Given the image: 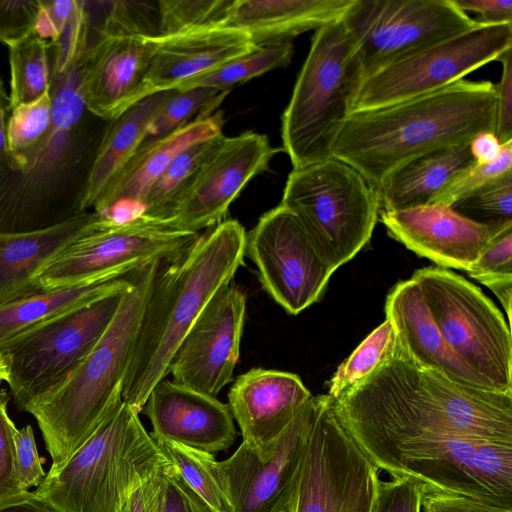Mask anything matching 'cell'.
<instances>
[{"mask_svg": "<svg viewBox=\"0 0 512 512\" xmlns=\"http://www.w3.org/2000/svg\"><path fill=\"white\" fill-rule=\"evenodd\" d=\"M233 0H162L157 3L159 36L223 26Z\"/></svg>", "mask_w": 512, "mask_h": 512, "instance_id": "40", "label": "cell"}, {"mask_svg": "<svg viewBox=\"0 0 512 512\" xmlns=\"http://www.w3.org/2000/svg\"><path fill=\"white\" fill-rule=\"evenodd\" d=\"M280 204L298 218L334 271L370 241L380 212L377 189L333 156L293 168Z\"/></svg>", "mask_w": 512, "mask_h": 512, "instance_id": "8", "label": "cell"}, {"mask_svg": "<svg viewBox=\"0 0 512 512\" xmlns=\"http://www.w3.org/2000/svg\"><path fill=\"white\" fill-rule=\"evenodd\" d=\"M10 113V97L0 77V171L6 168L10 161L7 141V126Z\"/></svg>", "mask_w": 512, "mask_h": 512, "instance_id": "55", "label": "cell"}, {"mask_svg": "<svg viewBox=\"0 0 512 512\" xmlns=\"http://www.w3.org/2000/svg\"><path fill=\"white\" fill-rule=\"evenodd\" d=\"M420 512H512V508L445 493L424 484V495Z\"/></svg>", "mask_w": 512, "mask_h": 512, "instance_id": "49", "label": "cell"}, {"mask_svg": "<svg viewBox=\"0 0 512 512\" xmlns=\"http://www.w3.org/2000/svg\"><path fill=\"white\" fill-rule=\"evenodd\" d=\"M512 173V140L503 143L497 159L489 163L473 162L458 172L433 198L430 204L451 207L489 182Z\"/></svg>", "mask_w": 512, "mask_h": 512, "instance_id": "41", "label": "cell"}, {"mask_svg": "<svg viewBox=\"0 0 512 512\" xmlns=\"http://www.w3.org/2000/svg\"><path fill=\"white\" fill-rule=\"evenodd\" d=\"M342 22L364 78L403 54L471 28L477 20L452 0H353Z\"/></svg>", "mask_w": 512, "mask_h": 512, "instance_id": "15", "label": "cell"}, {"mask_svg": "<svg viewBox=\"0 0 512 512\" xmlns=\"http://www.w3.org/2000/svg\"><path fill=\"white\" fill-rule=\"evenodd\" d=\"M244 254L255 264L263 289L291 315L318 301L335 272L281 204L246 232Z\"/></svg>", "mask_w": 512, "mask_h": 512, "instance_id": "16", "label": "cell"}, {"mask_svg": "<svg viewBox=\"0 0 512 512\" xmlns=\"http://www.w3.org/2000/svg\"><path fill=\"white\" fill-rule=\"evenodd\" d=\"M16 471L20 487L29 491L31 487H38L44 480L46 473L43 469L45 459L37 451L33 428L30 424L14 432Z\"/></svg>", "mask_w": 512, "mask_h": 512, "instance_id": "47", "label": "cell"}, {"mask_svg": "<svg viewBox=\"0 0 512 512\" xmlns=\"http://www.w3.org/2000/svg\"><path fill=\"white\" fill-rule=\"evenodd\" d=\"M199 236L140 213L127 219L98 214L81 235L39 269L34 281L51 289L153 260L171 263Z\"/></svg>", "mask_w": 512, "mask_h": 512, "instance_id": "13", "label": "cell"}, {"mask_svg": "<svg viewBox=\"0 0 512 512\" xmlns=\"http://www.w3.org/2000/svg\"><path fill=\"white\" fill-rule=\"evenodd\" d=\"M385 313L401 350L415 365L454 382L484 387L444 341L414 280L400 281L392 288L386 298Z\"/></svg>", "mask_w": 512, "mask_h": 512, "instance_id": "26", "label": "cell"}, {"mask_svg": "<svg viewBox=\"0 0 512 512\" xmlns=\"http://www.w3.org/2000/svg\"><path fill=\"white\" fill-rule=\"evenodd\" d=\"M156 512H215L168 461L161 469Z\"/></svg>", "mask_w": 512, "mask_h": 512, "instance_id": "43", "label": "cell"}, {"mask_svg": "<svg viewBox=\"0 0 512 512\" xmlns=\"http://www.w3.org/2000/svg\"><path fill=\"white\" fill-rule=\"evenodd\" d=\"M245 312V292L233 280L222 286L174 352L168 368L173 381L216 397L233 378Z\"/></svg>", "mask_w": 512, "mask_h": 512, "instance_id": "18", "label": "cell"}, {"mask_svg": "<svg viewBox=\"0 0 512 512\" xmlns=\"http://www.w3.org/2000/svg\"><path fill=\"white\" fill-rule=\"evenodd\" d=\"M41 0H0V42L11 47L35 32Z\"/></svg>", "mask_w": 512, "mask_h": 512, "instance_id": "44", "label": "cell"}, {"mask_svg": "<svg viewBox=\"0 0 512 512\" xmlns=\"http://www.w3.org/2000/svg\"><path fill=\"white\" fill-rule=\"evenodd\" d=\"M10 107L28 104L50 92L53 78L51 42L33 32L9 47Z\"/></svg>", "mask_w": 512, "mask_h": 512, "instance_id": "33", "label": "cell"}, {"mask_svg": "<svg viewBox=\"0 0 512 512\" xmlns=\"http://www.w3.org/2000/svg\"><path fill=\"white\" fill-rule=\"evenodd\" d=\"M159 35H98L86 49L81 89L93 116L111 122L138 102V92L158 47Z\"/></svg>", "mask_w": 512, "mask_h": 512, "instance_id": "20", "label": "cell"}, {"mask_svg": "<svg viewBox=\"0 0 512 512\" xmlns=\"http://www.w3.org/2000/svg\"><path fill=\"white\" fill-rule=\"evenodd\" d=\"M84 54L77 58L53 54L52 124L32 152L0 171V233L41 230L84 213L86 184L109 123L99 128L103 120L85 107Z\"/></svg>", "mask_w": 512, "mask_h": 512, "instance_id": "2", "label": "cell"}, {"mask_svg": "<svg viewBox=\"0 0 512 512\" xmlns=\"http://www.w3.org/2000/svg\"><path fill=\"white\" fill-rule=\"evenodd\" d=\"M495 87L460 80L385 107L352 112L332 156L359 171L377 191L404 164L425 154L495 132Z\"/></svg>", "mask_w": 512, "mask_h": 512, "instance_id": "3", "label": "cell"}, {"mask_svg": "<svg viewBox=\"0 0 512 512\" xmlns=\"http://www.w3.org/2000/svg\"><path fill=\"white\" fill-rule=\"evenodd\" d=\"M245 237L237 220H224L200 235L178 259L158 269L122 386L123 401L139 413L153 387L167 376L189 328L243 265Z\"/></svg>", "mask_w": 512, "mask_h": 512, "instance_id": "4", "label": "cell"}, {"mask_svg": "<svg viewBox=\"0 0 512 512\" xmlns=\"http://www.w3.org/2000/svg\"><path fill=\"white\" fill-rule=\"evenodd\" d=\"M450 208L495 232L512 227V173L489 182Z\"/></svg>", "mask_w": 512, "mask_h": 512, "instance_id": "38", "label": "cell"}, {"mask_svg": "<svg viewBox=\"0 0 512 512\" xmlns=\"http://www.w3.org/2000/svg\"><path fill=\"white\" fill-rule=\"evenodd\" d=\"M84 212L61 224L24 233H0V303L38 290L35 274L95 220Z\"/></svg>", "mask_w": 512, "mask_h": 512, "instance_id": "29", "label": "cell"}, {"mask_svg": "<svg viewBox=\"0 0 512 512\" xmlns=\"http://www.w3.org/2000/svg\"><path fill=\"white\" fill-rule=\"evenodd\" d=\"M139 412L121 401L68 459L34 490L59 512H118L168 460Z\"/></svg>", "mask_w": 512, "mask_h": 512, "instance_id": "6", "label": "cell"}, {"mask_svg": "<svg viewBox=\"0 0 512 512\" xmlns=\"http://www.w3.org/2000/svg\"><path fill=\"white\" fill-rule=\"evenodd\" d=\"M468 274L486 286L495 281L512 279V227L490 240Z\"/></svg>", "mask_w": 512, "mask_h": 512, "instance_id": "42", "label": "cell"}, {"mask_svg": "<svg viewBox=\"0 0 512 512\" xmlns=\"http://www.w3.org/2000/svg\"><path fill=\"white\" fill-rule=\"evenodd\" d=\"M256 48L246 32L224 26L159 36L139 88L138 102L155 93L174 90L178 84Z\"/></svg>", "mask_w": 512, "mask_h": 512, "instance_id": "24", "label": "cell"}, {"mask_svg": "<svg viewBox=\"0 0 512 512\" xmlns=\"http://www.w3.org/2000/svg\"><path fill=\"white\" fill-rule=\"evenodd\" d=\"M144 265L105 272L51 289L39 288L1 302L0 344L30 326L81 304L129 289L134 284L137 271Z\"/></svg>", "mask_w": 512, "mask_h": 512, "instance_id": "28", "label": "cell"}, {"mask_svg": "<svg viewBox=\"0 0 512 512\" xmlns=\"http://www.w3.org/2000/svg\"><path fill=\"white\" fill-rule=\"evenodd\" d=\"M372 461L392 478L512 508V443L466 436L418 439Z\"/></svg>", "mask_w": 512, "mask_h": 512, "instance_id": "12", "label": "cell"}, {"mask_svg": "<svg viewBox=\"0 0 512 512\" xmlns=\"http://www.w3.org/2000/svg\"><path fill=\"white\" fill-rule=\"evenodd\" d=\"M221 112L201 115L164 137L146 141L114 175L91 211L112 216L123 204L141 207L148 190L172 160L194 143L222 134Z\"/></svg>", "mask_w": 512, "mask_h": 512, "instance_id": "25", "label": "cell"}, {"mask_svg": "<svg viewBox=\"0 0 512 512\" xmlns=\"http://www.w3.org/2000/svg\"><path fill=\"white\" fill-rule=\"evenodd\" d=\"M162 466L133 491L118 512H156Z\"/></svg>", "mask_w": 512, "mask_h": 512, "instance_id": "52", "label": "cell"}, {"mask_svg": "<svg viewBox=\"0 0 512 512\" xmlns=\"http://www.w3.org/2000/svg\"><path fill=\"white\" fill-rule=\"evenodd\" d=\"M224 137L222 133L202 140L179 153L152 184L138 213L151 219L171 220L181 198L219 149Z\"/></svg>", "mask_w": 512, "mask_h": 512, "instance_id": "32", "label": "cell"}, {"mask_svg": "<svg viewBox=\"0 0 512 512\" xmlns=\"http://www.w3.org/2000/svg\"><path fill=\"white\" fill-rule=\"evenodd\" d=\"M141 412L152 424L150 434L214 456L238 436L227 404L165 378L153 387Z\"/></svg>", "mask_w": 512, "mask_h": 512, "instance_id": "22", "label": "cell"}, {"mask_svg": "<svg viewBox=\"0 0 512 512\" xmlns=\"http://www.w3.org/2000/svg\"><path fill=\"white\" fill-rule=\"evenodd\" d=\"M424 484L406 477L379 481L371 512H420Z\"/></svg>", "mask_w": 512, "mask_h": 512, "instance_id": "45", "label": "cell"}, {"mask_svg": "<svg viewBox=\"0 0 512 512\" xmlns=\"http://www.w3.org/2000/svg\"><path fill=\"white\" fill-rule=\"evenodd\" d=\"M7 380V368L4 359L0 353V384Z\"/></svg>", "mask_w": 512, "mask_h": 512, "instance_id": "56", "label": "cell"}, {"mask_svg": "<svg viewBox=\"0 0 512 512\" xmlns=\"http://www.w3.org/2000/svg\"><path fill=\"white\" fill-rule=\"evenodd\" d=\"M150 435L162 455L215 512H232L213 472L216 461L214 455L162 437Z\"/></svg>", "mask_w": 512, "mask_h": 512, "instance_id": "36", "label": "cell"}, {"mask_svg": "<svg viewBox=\"0 0 512 512\" xmlns=\"http://www.w3.org/2000/svg\"><path fill=\"white\" fill-rule=\"evenodd\" d=\"M396 347L395 329L386 319L338 367L330 379L328 395L337 400L357 387L394 354Z\"/></svg>", "mask_w": 512, "mask_h": 512, "instance_id": "35", "label": "cell"}, {"mask_svg": "<svg viewBox=\"0 0 512 512\" xmlns=\"http://www.w3.org/2000/svg\"><path fill=\"white\" fill-rule=\"evenodd\" d=\"M173 90L150 95L108 123L86 184L82 210L91 211L105 187L144 143L148 128Z\"/></svg>", "mask_w": 512, "mask_h": 512, "instance_id": "30", "label": "cell"}, {"mask_svg": "<svg viewBox=\"0 0 512 512\" xmlns=\"http://www.w3.org/2000/svg\"><path fill=\"white\" fill-rule=\"evenodd\" d=\"M52 116L51 91L34 102L11 110L7 126L10 161L4 169L16 165L43 141L51 127Z\"/></svg>", "mask_w": 512, "mask_h": 512, "instance_id": "39", "label": "cell"}, {"mask_svg": "<svg viewBox=\"0 0 512 512\" xmlns=\"http://www.w3.org/2000/svg\"><path fill=\"white\" fill-rule=\"evenodd\" d=\"M1 393H2V390H0V395H1Z\"/></svg>", "mask_w": 512, "mask_h": 512, "instance_id": "57", "label": "cell"}, {"mask_svg": "<svg viewBox=\"0 0 512 512\" xmlns=\"http://www.w3.org/2000/svg\"><path fill=\"white\" fill-rule=\"evenodd\" d=\"M228 93L204 87L173 90L153 118L144 142L173 133L195 116L212 114Z\"/></svg>", "mask_w": 512, "mask_h": 512, "instance_id": "37", "label": "cell"}, {"mask_svg": "<svg viewBox=\"0 0 512 512\" xmlns=\"http://www.w3.org/2000/svg\"><path fill=\"white\" fill-rule=\"evenodd\" d=\"M444 341L487 389L512 394V340L502 313L451 270L425 267L412 277Z\"/></svg>", "mask_w": 512, "mask_h": 512, "instance_id": "9", "label": "cell"}, {"mask_svg": "<svg viewBox=\"0 0 512 512\" xmlns=\"http://www.w3.org/2000/svg\"><path fill=\"white\" fill-rule=\"evenodd\" d=\"M463 12L480 15L483 23H512V0H452Z\"/></svg>", "mask_w": 512, "mask_h": 512, "instance_id": "51", "label": "cell"}, {"mask_svg": "<svg viewBox=\"0 0 512 512\" xmlns=\"http://www.w3.org/2000/svg\"><path fill=\"white\" fill-rule=\"evenodd\" d=\"M502 74L495 87V134L501 143L512 140V50L501 59Z\"/></svg>", "mask_w": 512, "mask_h": 512, "instance_id": "48", "label": "cell"}, {"mask_svg": "<svg viewBox=\"0 0 512 512\" xmlns=\"http://www.w3.org/2000/svg\"><path fill=\"white\" fill-rule=\"evenodd\" d=\"M0 512H59L34 491L0 500Z\"/></svg>", "mask_w": 512, "mask_h": 512, "instance_id": "53", "label": "cell"}, {"mask_svg": "<svg viewBox=\"0 0 512 512\" xmlns=\"http://www.w3.org/2000/svg\"><path fill=\"white\" fill-rule=\"evenodd\" d=\"M129 289L81 304L0 344L7 368L6 383L20 409L60 383L86 358L108 329Z\"/></svg>", "mask_w": 512, "mask_h": 512, "instance_id": "10", "label": "cell"}, {"mask_svg": "<svg viewBox=\"0 0 512 512\" xmlns=\"http://www.w3.org/2000/svg\"><path fill=\"white\" fill-rule=\"evenodd\" d=\"M292 42H283L258 47L232 59L225 64L178 84L174 90L197 87L229 91L271 70L286 67L292 60Z\"/></svg>", "mask_w": 512, "mask_h": 512, "instance_id": "34", "label": "cell"}, {"mask_svg": "<svg viewBox=\"0 0 512 512\" xmlns=\"http://www.w3.org/2000/svg\"><path fill=\"white\" fill-rule=\"evenodd\" d=\"M315 396L263 450L242 442L214 475L232 512H289L314 417Z\"/></svg>", "mask_w": 512, "mask_h": 512, "instance_id": "17", "label": "cell"}, {"mask_svg": "<svg viewBox=\"0 0 512 512\" xmlns=\"http://www.w3.org/2000/svg\"><path fill=\"white\" fill-rule=\"evenodd\" d=\"M153 260L136 273L108 329L86 358L60 383L30 401L52 465L68 459L123 400L122 386L153 280L162 265Z\"/></svg>", "mask_w": 512, "mask_h": 512, "instance_id": "5", "label": "cell"}, {"mask_svg": "<svg viewBox=\"0 0 512 512\" xmlns=\"http://www.w3.org/2000/svg\"><path fill=\"white\" fill-rule=\"evenodd\" d=\"M362 78L342 18L315 30L281 117L283 150L293 168L332 156Z\"/></svg>", "mask_w": 512, "mask_h": 512, "instance_id": "7", "label": "cell"}, {"mask_svg": "<svg viewBox=\"0 0 512 512\" xmlns=\"http://www.w3.org/2000/svg\"><path fill=\"white\" fill-rule=\"evenodd\" d=\"M512 50V23H483L419 47L365 76L351 112L377 109L419 97L463 80Z\"/></svg>", "mask_w": 512, "mask_h": 512, "instance_id": "11", "label": "cell"}, {"mask_svg": "<svg viewBox=\"0 0 512 512\" xmlns=\"http://www.w3.org/2000/svg\"><path fill=\"white\" fill-rule=\"evenodd\" d=\"M379 469L338 420L333 399L315 396L314 417L289 512H371Z\"/></svg>", "mask_w": 512, "mask_h": 512, "instance_id": "14", "label": "cell"}, {"mask_svg": "<svg viewBox=\"0 0 512 512\" xmlns=\"http://www.w3.org/2000/svg\"><path fill=\"white\" fill-rule=\"evenodd\" d=\"M473 162L466 143L433 151L404 164L378 189L380 212L430 204L458 172Z\"/></svg>", "mask_w": 512, "mask_h": 512, "instance_id": "31", "label": "cell"}, {"mask_svg": "<svg viewBox=\"0 0 512 512\" xmlns=\"http://www.w3.org/2000/svg\"><path fill=\"white\" fill-rule=\"evenodd\" d=\"M379 218L392 238L419 256L439 267L467 272L490 240L500 233L437 204L381 211Z\"/></svg>", "mask_w": 512, "mask_h": 512, "instance_id": "21", "label": "cell"}, {"mask_svg": "<svg viewBox=\"0 0 512 512\" xmlns=\"http://www.w3.org/2000/svg\"><path fill=\"white\" fill-rule=\"evenodd\" d=\"M312 397L296 374L253 368L234 381L228 392V406L242 442L263 450Z\"/></svg>", "mask_w": 512, "mask_h": 512, "instance_id": "23", "label": "cell"}, {"mask_svg": "<svg viewBox=\"0 0 512 512\" xmlns=\"http://www.w3.org/2000/svg\"><path fill=\"white\" fill-rule=\"evenodd\" d=\"M341 425L372 460L408 441L466 436L512 443V394L454 382L394 354L333 400Z\"/></svg>", "mask_w": 512, "mask_h": 512, "instance_id": "1", "label": "cell"}, {"mask_svg": "<svg viewBox=\"0 0 512 512\" xmlns=\"http://www.w3.org/2000/svg\"><path fill=\"white\" fill-rule=\"evenodd\" d=\"M502 146L503 143L492 131L481 132L469 142L471 155L478 163H489L497 159Z\"/></svg>", "mask_w": 512, "mask_h": 512, "instance_id": "54", "label": "cell"}, {"mask_svg": "<svg viewBox=\"0 0 512 512\" xmlns=\"http://www.w3.org/2000/svg\"><path fill=\"white\" fill-rule=\"evenodd\" d=\"M77 0H41V12L35 32L49 42H55L71 20Z\"/></svg>", "mask_w": 512, "mask_h": 512, "instance_id": "50", "label": "cell"}, {"mask_svg": "<svg viewBox=\"0 0 512 512\" xmlns=\"http://www.w3.org/2000/svg\"><path fill=\"white\" fill-rule=\"evenodd\" d=\"M278 151L264 134L247 131L225 136L168 222L179 230L199 233L224 221L231 203L256 175L268 168Z\"/></svg>", "mask_w": 512, "mask_h": 512, "instance_id": "19", "label": "cell"}, {"mask_svg": "<svg viewBox=\"0 0 512 512\" xmlns=\"http://www.w3.org/2000/svg\"><path fill=\"white\" fill-rule=\"evenodd\" d=\"M353 0H233L223 26L246 32L256 47L291 42L339 20Z\"/></svg>", "mask_w": 512, "mask_h": 512, "instance_id": "27", "label": "cell"}, {"mask_svg": "<svg viewBox=\"0 0 512 512\" xmlns=\"http://www.w3.org/2000/svg\"><path fill=\"white\" fill-rule=\"evenodd\" d=\"M8 401V393L2 390L0 395V500L26 492L20 487L16 471L14 445L16 426L8 414Z\"/></svg>", "mask_w": 512, "mask_h": 512, "instance_id": "46", "label": "cell"}]
</instances>
